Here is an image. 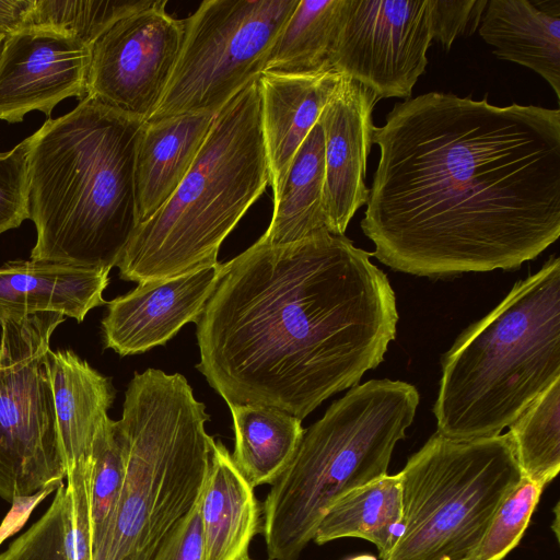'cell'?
<instances>
[{
	"label": "cell",
	"instance_id": "obj_1",
	"mask_svg": "<svg viewBox=\"0 0 560 560\" xmlns=\"http://www.w3.org/2000/svg\"><path fill=\"white\" fill-rule=\"evenodd\" d=\"M361 229L420 277L514 269L560 235V110L429 92L374 127Z\"/></svg>",
	"mask_w": 560,
	"mask_h": 560
},
{
	"label": "cell",
	"instance_id": "obj_2",
	"mask_svg": "<svg viewBox=\"0 0 560 560\" xmlns=\"http://www.w3.org/2000/svg\"><path fill=\"white\" fill-rule=\"evenodd\" d=\"M345 235L323 232L226 261L197 320V369L230 404L303 420L383 362L398 313L387 276Z\"/></svg>",
	"mask_w": 560,
	"mask_h": 560
},
{
	"label": "cell",
	"instance_id": "obj_3",
	"mask_svg": "<svg viewBox=\"0 0 560 560\" xmlns=\"http://www.w3.org/2000/svg\"><path fill=\"white\" fill-rule=\"evenodd\" d=\"M143 122L85 97L32 135L31 260L117 266L139 225L135 162Z\"/></svg>",
	"mask_w": 560,
	"mask_h": 560
},
{
	"label": "cell",
	"instance_id": "obj_4",
	"mask_svg": "<svg viewBox=\"0 0 560 560\" xmlns=\"http://www.w3.org/2000/svg\"><path fill=\"white\" fill-rule=\"evenodd\" d=\"M560 378V259L517 281L442 358L438 432L498 435Z\"/></svg>",
	"mask_w": 560,
	"mask_h": 560
},
{
	"label": "cell",
	"instance_id": "obj_5",
	"mask_svg": "<svg viewBox=\"0 0 560 560\" xmlns=\"http://www.w3.org/2000/svg\"><path fill=\"white\" fill-rule=\"evenodd\" d=\"M209 420L184 375L152 368L133 374L116 421L121 487L92 560L152 559L202 492L214 442Z\"/></svg>",
	"mask_w": 560,
	"mask_h": 560
},
{
	"label": "cell",
	"instance_id": "obj_6",
	"mask_svg": "<svg viewBox=\"0 0 560 560\" xmlns=\"http://www.w3.org/2000/svg\"><path fill=\"white\" fill-rule=\"evenodd\" d=\"M268 184L257 77L215 114L177 189L138 225L116 266L119 277L142 283L217 264L221 244Z\"/></svg>",
	"mask_w": 560,
	"mask_h": 560
},
{
	"label": "cell",
	"instance_id": "obj_7",
	"mask_svg": "<svg viewBox=\"0 0 560 560\" xmlns=\"http://www.w3.org/2000/svg\"><path fill=\"white\" fill-rule=\"evenodd\" d=\"M419 401L409 383L371 380L349 388L304 430L261 505L268 560H298L335 501L387 474Z\"/></svg>",
	"mask_w": 560,
	"mask_h": 560
},
{
	"label": "cell",
	"instance_id": "obj_8",
	"mask_svg": "<svg viewBox=\"0 0 560 560\" xmlns=\"http://www.w3.org/2000/svg\"><path fill=\"white\" fill-rule=\"evenodd\" d=\"M399 474L402 530L382 560H471L523 478L509 432L457 440L436 431Z\"/></svg>",
	"mask_w": 560,
	"mask_h": 560
},
{
	"label": "cell",
	"instance_id": "obj_9",
	"mask_svg": "<svg viewBox=\"0 0 560 560\" xmlns=\"http://www.w3.org/2000/svg\"><path fill=\"white\" fill-rule=\"evenodd\" d=\"M300 0H206L188 18L166 90L147 121L218 113L267 58Z\"/></svg>",
	"mask_w": 560,
	"mask_h": 560
},
{
	"label": "cell",
	"instance_id": "obj_10",
	"mask_svg": "<svg viewBox=\"0 0 560 560\" xmlns=\"http://www.w3.org/2000/svg\"><path fill=\"white\" fill-rule=\"evenodd\" d=\"M63 320L54 312L0 318V497L10 503L66 478L46 366Z\"/></svg>",
	"mask_w": 560,
	"mask_h": 560
},
{
	"label": "cell",
	"instance_id": "obj_11",
	"mask_svg": "<svg viewBox=\"0 0 560 560\" xmlns=\"http://www.w3.org/2000/svg\"><path fill=\"white\" fill-rule=\"evenodd\" d=\"M428 0H345L331 71L377 97L409 100L428 65Z\"/></svg>",
	"mask_w": 560,
	"mask_h": 560
},
{
	"label": "cell",
	"instance_id": "obj_12",
	"mask_svg": "<svg viewBox=\"0 0 560 560\" xmlns=\"http://www.w3.org/2000/svg\"><path fill=\"white\" fill-rule=\"evenodd\" d=\"M151 0L94 44L86 96L147 121L160 103L183 44L185 23Z\"/></svg>",
	"mask_w": 560,
	"mask_h": 560
},
{
	"label": "cell",
	"instance_id": "obj_13",
	"mask_svg": "<svg viewBox=\"0 0 560 560\" xmlns=\"http://www.w3.org/2000/svg\"><path fill=\"white\" fill-rule=\"evenodd\" d=\"M92 49L45 26L9 35L0 58V119L21 122L32 110L49 117L62 100L85 98Z\"/></svg>",
	"mask_w": 560,
	"mask_h": 560
},
{
	"label": "cell",
	"instance_id": "obj_14",
	"mask_svg": "<svg viewBox=\"0 0 560 560\" xmlns=\"http://www.w3.org/2000/svg\"><path fill=\"white\" fill-rule=\"evenodd\" d=\"M225 270L226 262L218 261L179 277L138 283L107 302L105 348L125 357L165 345L183 326L197 323Z\"/></svg>",
	"mask_w": 560,
	"mask_h": 560
},
{
	"label": "cell",
	"instance_id": "obj_15",
	"mask_svg": "<svg viewBox=\"0 0 560 560\" xmlns=\"http://www.w3.org/2000/svg\"><path fill=\"white\" fill-rule=\"evenodd\" d=\"M377 101L370 89L340 75L319 115L325 156L324 208L331 234L345 235L354 213L366 205L365 168Z\"/></svg>",
	"mask_w": 560,
	"mask_h": 560
},
{
	"label": "cell",
	"instance_id": "obj_16",
	"mask_svg": "<svg viewBox=\"0 0 560 560\" xmlns=\"http://www.w3.org/2000/svg\"><path fill=\"white\" fill-rule=\"evenodd\" d=\"M339 77L334 71L303 74L265 71L259 74L262 138L273 201Z\"/></svg>",
	"mask_w": 560,
	"mask_h": 560
},
{
	"label": "cell",
	"instance_id": "obj_17",
	"mask_svg": "<svg viewBox=\"0 0 560 560\" xmlns=\"http://www.w3.org/2000/svg\"><path fill=\"white\" fill-rule=\"evenodd\" d=\"M109 269L15 260L0 266V318L54 312L82 322L107 304Z\"/></svg>",
	"mask_w": 560,
	"mask_h": 560
},
{
	"label": "cell",
	"instance_id": "obj_18",
	"mask_svg": "<svg viewBox=\"0 0 560 560\" xmlns=\"http://www.w3.org/2000/svg\"><path fill=\"white\" fill-rule=\"evenodd\" d=\"M59 445L66 477L92 467L93 443L108 416L115 390L110 380L71 350H48Z\"/></svg>",
	"mask_w": 560,
	"mask_h": 560
},
{
	"label": "cell",
	"instance_id": "obj_19",
	"mask_svg": "<svg viewBox=\"0 0 560 560\" xmlns=\"http://www.w3.org/2000/svg\"><path fill=\"white\" fill-rule=\"evenodd\" d=\"M215 114L190 113L143 122L135 162L139 224L149 220L177 189L192 166Z\"/></svg>",
	"mask_w": 560,
	"mask_h": 560
},
{
	"label": "cell",
	"instance_id": "obj_20",
	"mask_svg": "<svg viewBox=\"0 0 560 560\" xmlns=\"http://www.w3.org/2000/svg\"><path fill=\"white\" fill-rule=\"evenodd\" d=\"M479 34L498 58L537 72L560 97V0H488Z\"/></svg>",
	"mask_w": 560,
	"mask_h": 560
},
{
	"label": "cell",
	"instance_id": "obj_21",
	"mask_svg": "<svg viewBox=\"0 0 560 560\" xmlns=\"http://www.w3.org/2000/svg\"><path fill=\"white\" fill-rule=\"evenodd\" d=\"M201 560H244L259 530L261 511L254 488L226 446L214 441L199 499Z\"/></svg>",
	"mask_w": 560,
	"mask_h": 560
},
{
	"label": "cell",
	"instance_id": "obj_22",
	"mask_svg": "<svg viewBox=\"0 0 560 560\" xmlns=\"http://www.w3.org/2000/svg\"><path fill=\"white\" fill-rule=\"evenodd\" d=\"M324 183V135L317 121L290 165L281 192L273 201L269 228L258 241L284 245L329 232Z\"/></svg>",
	"mask_w": 560,
	"mask_h": 560
},
{
	"label": "cell",
	"instance_id": "obj_23",
	"mask_svg": "<svg viewBox=\"0 0 560 560\" xmlns=\"http://www.w3.org/2000/svg\"><path fill=\"white\" fill-rule=\"evenodd\" d=\"M228 406L235 433L231 455L235 466L253 488L272 485L300 445L305 430L302 420L268 406Z\"/></svg>",
	"mask_w": 560,
	"mask_h": 560
},
{
	"label": "cell",
	"instance_id": "obj_24",
	"mask_svg": "<svg viewBox=\"0 0 560 560\" xmlns=\"http://www.w3.org/2000/svg\"><path fill=\"white\" fill-rule=\"evenodd\" d=\"M400 474L384 475L335 501L322 518L313 540L323 545L343 537L365 539L383 559L402 530Z\"/></svg>",
	"mask_w": 560,
	"mask_h": 560
},
{
	"label": "cell",
	"instance_id": "obj_25",
	"mask_svg": "<svg viewBox=\"0 0 560 560\" xmlns=\"http://www.w3.org/2000/svg\"><path fill=\"white\" fill-rule=\"evenodd\" d=\"M343 3L345 0H300L267 58L265 71H331L329 61Z\"/></svg>",
	"mask_w": 560,
	"mask_h": 560
},
{
	"label": "cell",
	"instance_id": "obj_26",
	"mask_svg": "<svg viewBox=\"0 0 560 560\" xmlns=\"http://www.w3.org/2000/svg\"><path fill=\"white\" fill-rule=\"evenodd\" d=\"M523 477L546 486L560 470V378L510 425Z\"/></svg>",
	"mask_w": 560,
	"mask_h": 560
},
{
	"label": "cell",
	"instance_id": "obj_27",
	"mask_svg": "<svg viewBox=\"0 0 560 560\" xmlns=\"http://www.w3.org/2000/svg\"><path fill=\"white\" fill-rule=\"evenodd\" d=\"M151 0H36L32 25L65 32L93 48L117 21Z\"/></svg>",
	"mask_w": 560,
	"mask_h": 560
},
{
	"label": "cell",
	"instance_id": "obj_28",
	"mask_svg": "<svg viewBox=\"0 0 560 560\" xmlns=\"http://www.w3.org/2000/svg\"><path fill=\"white\" fill-rule=\"evenodd\" d=\"M124 475V459L116 421L101 423L92 452L90 476V532L92 557L112 522Z\"/></svg>",
	"mask_w": 560,
	"mask_h": 560
},
{
	"label": "cell",
	"instance_id": "obj_29",
	"mask_svg": "<svg viewBox=\"0 0 560 560\" xmlns=\"http://www.w3.org/2000/svg\"><path fill=\"white\" fill-rule=\"evenodd\" d=\"M544 488L523 477L498 509L471 560H503L523 537Z\"/></svg>",
	"mask_w": 560,
	"mask_h": 560
},
{
	"label": "cell",
	"instance_id": "obj_30",
	"mask_svg": "<svg viewBox=\"0 0 560 560\" xmlns=\"http://www.w3.org/2000/svg\"><path fill=\"white\" fill-rule=\"evenodd\" d=\"M67 509L62 483L47 511L0 553V560H71L67 544Z\"/></svg>",
	"mask_w": 560,
	"mask_h": 560
},
{
	"label": "cell",
	"instance_id": "obj_31",
	"mask_svg": "<svg viewBox=\"0 0 560 560\" xmlns=\"http://www.w3.org/2000/svg\"><path fill=\"white\" fill-rule=\"evenodd\" d=\"M33 137L0 153V234L30 219L28 160Z\"/></svg>",
	"mask_w": 560,
	"mask_h": 560
},
{
	"label": "cell",
	"instance_id": "obj_32",
	"mask_svg": "<svg viewBox=\"0 0 560 560\" xmlns=\"http://www.w3.org/2000/svg\"><path fill=\"white\" fill-rule=\"evenodd\" d=\"M488 0H428L432 39L448 50L458 36L475 33Z\"/></svg>",
	"mask_w": 560,
	"mask_h": 560
},
{
	"label": "cell",
	"instance_id": "obj_33",
	"mask_svg": "<svg viewBox=\"0 0 560 560\" xmlns=\"http://www.w3.org/2000/svg\"><path fill=\"white\" fill-rule=\"evenodd\" d=\"M199 499L165 535L151 560H201Z\"/></svg>",
	"mask_w": 560,
	"mask_h": 560
},
{
	"label": "cell",
	"instance_id": "obj_34",
	"mask_svg": "<svg viewBox=\"0 0 560 560\" xmlns=\"http://www.w3.org/2000/svg\"><path fill=\"white\" fill-rule=\"evenodd\" d=\"M56 490L57 489L54 487H48L32 495L15 498L11 503V510L0 525V545L8 537L19 532L28 520L35 506H37L47 495Z\"/></svg>",
	"mask_w": 560,
	"mask_h": 560
},
{
	"label": "cell",
	"instance_id": "obj_35",
	"mask_svg": "<svg viewBox=\"0 0 560 560\" xmlns=\"http://www.w3.org/2000/svg\"><path fill=\"white\" fill-rule=\"evenodd\" d=\"M36 0H0V33L9 36L31 26Z\"/></svg>",
	"mask_w": 560,
	"mask_h": 560
},
{
	"label": "cell",
	"instance_id": "obj_36",
	"mask_svg": "<svg viewBox=\"0 0 560 560\" xmlns=\"http://www.w3.org/2000/svg\"><path fill=\"white\" fill-rule=\"evenodd\" d=\"M244 560H253V559L247 557ZM345 560H377V559L375 557L371 556V555H360V556H354V557H351V558H348V559H345Z\"/></svg>",
	"mask_w": 560,
	"mask_h": 560
},
{
	"label": "cell",
	"instance_id": "obj_37",
	"mask_svg": "<svg viewBox=\"0 0 560 560\" xmlns=\"http://www.w3.org/2000/svg\"><path fill=\"white\" fill-rule=\"evenodd\" d=\"M7 37H8L7 35L0 33V58L2 55V50H3L4 44H5Z\"/></svg>",
	"mask_w": 560,
	"mask_h": 560
}]
</instances>
